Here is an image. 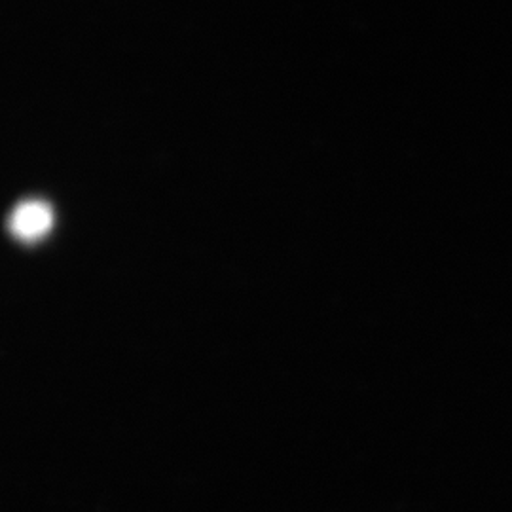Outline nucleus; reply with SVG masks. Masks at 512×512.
<instances>
[{"instance_id": "nucleus-1", "label": "nucleus", "mask_w": 512, "mask_h": 512, "mask_svg": "<svg viewBox=\"0 0 512 512\" xmlns=\"http://www.w3.org/2000/svg\"><path fill=\"white\" fill-rule=\"evenodd\" d=\"M54 222V213L48 203L29 200L19 203L10 217V230L21 241H37L44 238Z\"/></svg>"}]
</instances>
